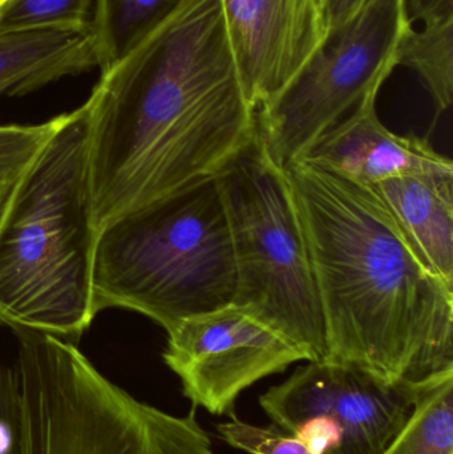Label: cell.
Returning a JSON list of instances; mask_svg holds the SVG:
<instances>
[{"mask_svg": "<svg viewBox=\"0 0 453 454\" xmlns=\"http://www.w3.org/2000/svg\"><path fill=\"white\" fill-rule=\"evenodd\" d=\"M87 103L98 235L138 207L220 175L257 133L220 0H181L101 74Z\"/></svg>", "mask_w": 453, "mask_h": 454, "instance_id": "1", "label": "cell"}, {"mask_svg": "<svg viewBox=\"0 0 453 454\" xmlns=\"http://www.w3.org/2000/svg\"><path fill=\"white\" fill-rule=\"evenodd\" d=\"M305 226L326 359L388 383L453 370V285L370 186L308 160L285 168Z\"/></svg>", "mask_w": 453, "mask_h": 454, "instance_id": "2", "label": "cell"}, {"mask_svg": "<svg viewBox=\"0 0 453 454\" xmlns=\"http://www.w3.org/2000/svg\"><path fill=\"white\" fill-rule=\"evenodd\" d=\"M88 143L85 101L19 177L0 223V325L74 343L95 319Z\"/></svg>", "mask_w": 453, "mask_h": 454, "instance_id": "3", "label": "cell"}, {"mask_svg": "<svg viewBox=\"0 0 453 454\" xmlns=\"http://www.w3.org/2000/svg\"><path fill=\"white\" fill-rule=\"evenodd\" d=\"M237 267L218 176L178 189L109 223L93 255L95 315L137 312L167 333L233 303Z\"/></svg>", "mask_w": 453, "mask_h": 454, "instance_id": "4", "label": "cell"}, {"mask_svg": "<svg viewBox=\"0 0 453 454\" xmlns=\"http://www.w3.org/2000/svg\"><path fill=\"white\" fill-rule=\"evenodd\" d=\"M13 333L19 454H215L194 405L170 415L112 383L72 341Z\"/></svg>", "mask_w": 453, "mask_h": 454, "instance_id": "5", "label": "cell"}, {"mask_svg": "<svg viewBox=\"0 0 453 454\" xmlns=\"http://www.w3.org/2000/svg\"><path fill=\"white\" fill-rule=\"evenodd\" d=\"M230 223L239 304L326 359V331L305 226L285 168L254 140L218 175Z\"/></svg>", "mask_w": 453, "mask_h": 454, "instance_id": "6", "label": "cell"}, {"mask_svg": "<svg viewBox=\"0 0 453 454\" xmlns=\"http://www.w3.org/2000/svg\"><path fill=\"white\" fill-rule=\"evenodd\" d=\"M411 27L404 0H370L329 32L294 79L255 114L270 159L282 168L298 161L364 98L378 95Z\"/></svg>", "mask_w": 453, "mask_h": 454, "instance_id": "7", "label": "cell"}, {"mask_svg": "<svg viewBox=\"0 0 453 454\" xmlns=\"http://www.w3.org/2000/svg\"><path fill=\"white\" fill-rule=\"evenodd\" d=\"M168 333L165 364L180 378L194 407L234 412L237 397L309 356L297 344L239 304L188 317Z\"/></svg>", "mask_w": 453, "mask_h": 454, "instance_id": "8", "label": "cell"}, {"mask_svg": "<svg viewBox=\"0 0 453 454\" xmlns=\"http://www.w3.org/2000/svg\"><path fill=\"white\" fill-rule=\"evenodd\" d=\"M415 384L388 383L340 363L308 362L269 388L260 404L281 429L324 416L340 434V454H383L411 416Z\"/></svg>", "mask_w": 453, "mask_h": 454, "instance_id": "9", "label": "cell"}, {"mask_svg": "<svg viewBox=\"0 0 453 454\" xmlns=\"http://www.w3.org/2000/svg\"><path fill=\"white\" fill-rule=\"evenodd\" d=\"M242 90L257 114L327 36L324 0H220Z\"/></svg>", "mask_w": 453, "mask_h": 454, "instance_id": "10", "label": "cell"}, {"mask_svg": "<svg viewBox=\"0 0 453 454\" xmlns=\"http://www.w3.org/2000/svg\"><path fill=\"white\" fill-rule=\"evenodd\" d=\"M377 98H364L301 160L329 168L363 186L399 176L453 170L451 160L438 153L427 138L387 129L378 116Z\"/></svg>", "mask_w": 453, "mask_h": 454, "instance_id": "11", "label": "cell"}, {"mask_svg": "<svg viewBox=\"0 0 453 454\" xmlns=\"http://www.w3.org/2000/svg\"><path fill=\"white\" fill-rule=\"evenodd\" d=\"M370 188L433 272L453 285V170L399 176Z\"/></svg>", "mask_w": 453, "mask_h": 454, "instance_id": "12", "label": "cell"}, {"mask_svg": "<svg viewBox=\"0 0 453 454\" xmlns=\"http://www.w3.org/2000/svg\"><path fill=\"white\" fill-rule=\"evenodd\" d=\"M98 68L90 31L39 28L0 34V96H26Z\"/></svg>", "mask_w": 453, "mask_h": 454, "instance_id": "13", "label": "cell"}, {"mask_svg": "<svg viewBox=\"0 0 453 454\" xmlns=\"http://www.w3.org/2000/svg\"><path fill=\"white\" fill-rule=\"evenodd\" d=\"M181 0H96L90 35L98 68L108 71Z\"/></svg>", "mask_w": 453, "mask_h": 454, "instance_id": "14", "label": "cell"}, {"mask_svg": "<svg viewBox=\"0 0 453 454\" xmlns=\"http://www.w3.org/2000/svg\"><path fill=\"white\" fill-rule=\"evenodd\" d=\"M383 454H453V370L414 387V408Z\"/></svg>", "mask_w": 453, "mask_h": 454, "instance_id": "15", "label": "cell"}, {"mask_svg": "<svg viewBox=\"0 0 453 454\" xmlns=\"http://www.w3.org/2000/svg\"><path fill=\"white\" fill-rule=\"evenodd\" d=\"M398 66L419 74L439 112H446L453 98V20L414 27L402 40Z\"/></svg>", "mask_w": 453, "mask_h": 454, "instance_id": "16", "label": "cell"}, {"mask_svg": "<svg viewBox=\"0 0 453 454\" xmlns=\"http://www.w3.org/2000/svg\"><path fill=\"white\" fill-rule=\"evenodd\" d=\"M96 0H10L0 8V34L39 28L90 31Z\"/></svg>", "mask_w": 453, "mask_h": 454, "instance_id": "17", "label": "cell"}, {"mask_svg": "<svg viewBox=\"0 0 453 454\" xmlns=\"http://www.w3.org/2000/svg\"><path fill=\"white\" fill-rule=\"evenodd\" d=\"M64 116L36 125H0V178L21 175L55 135Z\"/></svg>", "mask_w": 453, "mask_h": 454, "instance_id": "18", "label": "cell"}, {"mask_svg": "<svg viewBox=\"0 0 453 454\" xmlns=\"http://www.w3.org/2000/svg\"><path fill=\"white\" fill-rule=\"evenodd\" d=\"M231 419L217 426L223 442L236 450L249 454H311L301 440L278 427H257L239 420L230 413Z\"/></svg>", "mask_w": 453, "mask_h": 454, "instance_id": "19", "label": "cell"}, {"mask_svg": "<svg viewBox=\"0 0 453 454\" xmlns=\"http://www.w3.org/2000/svg\"><path fill=\"white\" fill-rule=\"evenodd\" d=\"M404 5L412 26L453 20V0H404Z\"/></svg>", "mask_w": 453, "mask_h": 454, "instance_id": "20", "label": "cell"}, {"mask_svg": "<svg viewBox=\"0 0 453 454\" xmlns=\"http://www.w3.org/2000/svg\"><path fill=\"white\" fill-rule=\"evenodd\" d=\"M370 0H324L327 34L350 20Z\"/></svg>", "mask_w": 453, "mask_h": 454, "instance_id": "21", "label": "cell"}, {"mask_svg": "<svg viewBox=\"0 0 453 454\" xmlns=\"http://www.w3.org/2000/svg\"><path fill=\"white\" fill-rule=\"evenodd\" d=\"M20 176L0 178V223H2L3 215H4L5 210H7L11 197H12L13 191H15L16 184H18Z\"/></svg>", "mask_w": 453, "mask_h": 454, "instance_id": "22", "label": "cell"}, {"mask_svg": "<svg viewBox=\"0 0 453 454\" xmlns=\"http://www.w3.org/2000/svg\"><path fill=\"white\" fill-rule=\"evenodd\" d=\"M8 2H10V0H0V8H2L3 5L7 4Z\"/></svg>", "mask_w": 453, "mask_h": 454, "instance_id": "23", "label": "cell"}, {"mask_svg": "<svg viewBox=\"0 0 453 454\" xmlns=\"http://www.w3.org/2000/svg\"><path fill=\"white\" fill-rule=\"evenodd\" d=\"M13 454H19V450H18V452H15V453H13Z\"/></svg>", "mask_w": 453, "mask_h": 454, "instance_id": "24", "label": "cell"}]
</instances>
